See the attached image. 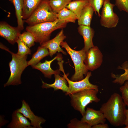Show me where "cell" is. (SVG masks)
Listing matches in <instances>:
<instances>
[{"label":"cell","instance_id":"cell-6","mask_svg":"<svg viewBox=\"0 0 128 128\" xmlns=\"http://www.w3.org/2000/svg\"><path fill=\"white\" fill-rule=\"evenodd\" d=\"M49 0H43L25 22L30 25L42 23L52 22L58 19L57 14L52 10Z\"/></svg>","mask_w":128,"mask_h":128},{"label":"cell","instance_id":"cell-2","mask_svg":"<svg viewBox=\"0 0 128 128\" xmlns=\"http://www.w3.org/2000/svg\"><path fill=\"white\" fill-rule=\"evenodd\" d=\"M67 23L58 18L52 22L41 23L27 26L26 31L32 34L36 42L41 45L49 40L51 33L58 29L65 27Z\"/></svg>","mask_w":128,"mask_h":128},{"label":"cell","instance_id":"cell-26","mask_svg":"<svg viewBox=\"0 0 128 128\" xmlns=\"http://www.w3.org/2000/svg\"><path fill=\"white\" fill-rule=\"evenodd\" d=\"M19 38L29 48L33 46L36 42V39L33 35L28 31L20 33Z\"/></svg>","mask_w":128,"mask_h":128},{"label":"cell","instance_id":"cell-17","mask_svg":"<svg viewBox=\"0 0 128 128\" xmlns=\"http://www.w3.org/2000/svg\"><path fill=\"white\" fill-rule=\"evenodd\" d=\"M59 74H56L54 75L55 81L52 84H48L41 80L42 88L46 89L52 88L54 89V91L61 90L64 92L67 93L69 90L67 81L64 77H61Z\"/></svg>","mask_w":128,"mask_h":128},{"label":"cell","instance_id":"cell-5","mask_svg":"<svg viewBox=\"0 0 128 128\" xmlns=\"http://www.w3.org/2000/svg\"><path fill=\"white\" fill-rule=\"evenodd\" d=\"M98 91V89H90L69 95L72 106L83 116L85 112V108L87 105L93 102L98 103L100 101V99L97 96Z\"/></svg>","mask_w":128,"mask_h":128},{"label":"cell","instance_id":"cell-31","mask_svg":"<svg viewBox=\"0 0 128 128\" xmlns=\"http://www.w3.org/2000/svg\"><path fill=\"white\" fill-rule=\"evenodd\" d=\"M115 5L120 11H123L128 14V0H115Z\"/></svg>","mask_w":128,"mask_h":128},{"label":"cell","instance_id":"cell-27","mask_svg":"<svg viewBox=\"0 0 128 128\" xmlns=\"http://www.w3.org/2000/svg\"><path fill=\"white\" fill-rule=\"evenodd\" d=\"M16 42L18 46V50L17 54L20 56H24L31 54L30 48L19 38Z\"/></svg>","mask_w":128,"mask_h":128},{"label":"cell","instance_id":"cell-3","mask_svg":"<svg viewBox=\"0 0 128 128\" xmlns=\"http://www.w3.org/2000/svg\"><path fill=\"white\" fill-rule=\"evenodd\" d=\"M0 48L5 50L11 54L12 59L9 63L10 74L7 82L4 85V87L10 85H17L21 83V74L28 66L27 55L22 56L11 52L8 48L0 43Z\"/></svg>","mask_w":128,"mask_h":128},{"label":"cell","instance_id":"cell-11","mask_svg":"<svg viewBox=\"0 0 128 128\" xmlns=\"http://www.w3.org/2000/svg\"><path fill=\"white\" fill-rule=\"evenodd\" d=\"M66 38L64 34L63 30L60 31L53 39L49 40L41 45V46L47 48L49 50L50 56L52 57L57 52H61L66 55L67 53L60 47L61 43Z\"/></svg>","mask_w":128,"mask_h":128},{"label":"cell","instance_id":"cell-22","mask_svg":"<svg viewBox=\"0 0 128 128\" xmlns=\"http://www.w3.org/2000/svg\"><path fill=\"white\" fill-rule=\"evenodd\" d=\"M14 7L16 17L17 19V27L21 30L24 29L23 22L22 17L23 7V0H9Z\"/></svg>","mask_w":128,"mask_h":128},{"label":"cell","instance_id":"cell-19","mask_svg":"<svg viewBox=\"0 0 128 128\" xmlns=\"http://www.w3.org/2000/svg\"><path fill=\"white\" fill-rule=\"evenodd\" d=\"M43 0H23V19H27Z\"/></svg>","mask_w":128,"mask_h":128},{"label":"cell","instance_id":"cell-32","mask_svg":"<svg viewBox=\"0 0 128 128\" xmlns=\"http://www.w3.org/2000/svg\"><path fill=\"white\" fill-rule=\"evenodd\" d=\"M108 125L105 123H99L92 127V128H109Z\"/></svg>","mask_w":128,"mask_h":128},{"label":"cell","instance_id":"cell-9","mask_svg":"<svg viewBox=\"0 0 128 128\" xmlns=\"http://www.w3.org/2000/svg\"><path fill=\"white\" fill-rule=\"evenodd\" d=\"M103 57L97 46H94L87 51L84 62L88 70L93 71L99 68L102 63Z\"/></svg>","mask_w":128,"mask_h":128},{"label":"cell","instance_id":"cell-24","mask_svg":"<svg viewBox=\"0 0 128 128\" xmlns=\"http://www.w3.org/2000/svg\"><path fill=\"white\" fill-rule=\"evenodd\" d=\"M58 18L60 20L67 23H75L78 18L77 15L70 10L65 8L57 13Z\"/></svg>","mask_w":128,"mask_h":128},{"label":"cell","instance_id":"cell-34","mask_svg":"<svg viewBox=\"0 0 128 128\" xmlns=\"http://www.w3.org/2000/svg\"><path fill=\"white\" fill-rule=\"evenodd\" d=\"M125 128H128V125L124 127Z\"/></svg>","mask_w":128,"mask_h":128},{"label":"cell","instance_id":"cell-35","mask_svg":"<svg viewBox=\"0 0 128 128\" xmlns=\"http://www.w3.org/2000/svg\"></svg>","mask_w":128,"mask_h":128},{"label":"cell","instance_id":"cell-14","mask_svg":"<svg viewBox=\"0 0 128 128\" xmlns=\"http://www.w3.org/2000/svg\"><path fill=\"white\" fill-rule=\"evenodd\" d=\"M62 56L61 54H57V55L52 60H46L43 63L39 62L36 64L32 66V68L41 72L46 78H50L53 74H60V71L59 70H54L50 67L51 63L54 61L57 60L58 61L62 60Z\"/></svg>","mask_w":128,"mask_h":128},{"label":"cell","instance_id":"cell-13","mask_svg":"<svg viewBox=\"0 0 128 128\" xmlns=\"http://www.w3.org/2000/svg\"><path fill=\"white\" fill-rule=\"evenodd\" d=\"M21 108L17 110L18 112L23 114L31 121L33 128H41V124L45 123L46 120L43 118L36 115L31 110L30 107L25 101H22Z\"/></svg>","mask_w":128,"mask_h":128},{"label":"cell","instance_id":"cell-25","mask_svg":"<svg viewBox=\"0 0 128 128\" xmlns=\"http://www.w3.org/2000/svg\"><path fill=\"white\" fill-rule=\"evenodd\" d=\"M71 0H49V3L53 11L57 14L66 8Z\"/></svg>","mask_w":128,"mask_h":128},{"label":"cell","instance_id":"cell-29","mask_svg":"<svg viewBox=\"0 0 128 128\" xmlns=\"http://www.w3.org/2000/svg\"><path fill=\"white\" fill-rule=\"evenodd\" d=\"M88 3L94 9L96 14H97L100 17L101 14L100 10L103 6L105 0H87Z\"/></svg>","mask_w":128,"mask_h":128},{"label":"cell","instance_id":"cell-16","mask_svg":"<svg viewBox=\"0 0 128 128\" xmlns=\"http://www.w3.org/2000/svg\"><path fill=\"white\" fill-rule=\"evenodd\" d=\"M12 119L8 127L10 128H33L27 118L17 110L12 114Z\"/></svg>","mask_w":128,"mask_h":128},{"label":"cell","instance_id":"cell-21","mask_svg":"<svg viewBox=\"0 0 128 128\" xmlns=\"http://www.w3.org/2000/svg\"><path fill=\"white\" fill-rule=\"evenodd\" d=\"M88 3L87 0H73L67 5L66 8L73 12L78 18L84 8Z\"/></svg>","mask_w":128,"mask_h":128},{"label":"cell","instance_id":"cell-7","mask_svg":"<svg viewBox=\"0 0 128 128\" xmlns=\"http://www.w3.org/2000/svg\"><path fill=\"white\" fill-rule=\"evenodd\" d=\"M63 63L64 61L62 60L58 61V63L59 67V70L63 72L64 75L62 76L65 77L68 83V91L67 93H65L66 95H69L86 89H98L97 86L91 84L89 81V78L91 76V72H88L85 78L81 80L74 81L69 79L67 77V75L65 73L63 66Z\"/></svg>","mask_w":128,"mask_h":128},{"label":"cell","instance_id":"cell-4","mask_svg":"<svg viewBox=\"0 0 128 128\" xmlns=\"http://www.w3.org/2000/svg\"><path fill=\"white\" fill-rule=\"evenodd\" d=\"M60 46L66 50L74 65L75 73L70 80L76 81L83 79L84 75H86L88 70L84 62L86 51L83 48L79 50H74L70 47L66 41H63Z\"/></svg>","mask_w":128,"mask_h":128},{"label":"cell","instance_id":"cell-10","mask_svg":"<svg viewBox=\"0 0 128 128\" xmlns=\"http://www.w3.org/2000/svg\"><path fill=\"white\" fill-rule=\"evenodd\" d=\"M21 30L17 27H12L5 22L0 23V35L12 45L16 42L21 33Z\"/></svg>","mask_w":128,"mask_h":128},{"label":"cell","instance_id":"cell-15","mask_svg":"<svg viewBox=\"0 0 128 128\" xmlns=\"http://www.w3.org/2000/svg\"><path fill=\"white\" fill-rule=\"evenodd\" d=\"M78 30L79 34L83 37L84 42V47L83 48L86 51L94 46L93 39L95 31L91 26L82 25H79Z\"/></svg>","mask_w":128,"mask_h":128},{"label":"cell","instance_id":"cell-30","mask_svg":"<svg viewBox=\"0 0 128 128\" xmlns=\"http://www.w3.org/2000/svg\"><path fill=\"white\" fill-rule=\"evenodd\" d=\"M119 90L123 101L128 108V80L126 81L124 85L120 87Z\"/></svg>","mask_w":128,"mask_h":128},{"label":"cell","instance_id":"cell-33","mask_svg":"<svg viewBox=\"0 0 128 128\" xmlns=\"http://www.w3.org/2000/svg\"><path fill=\"white\" fill-rule=\"evenodd\" d=\"M123 124L125 126L128 125V109H126L125 112Z\"/></svg>","mask_w":128,"mask_h":128},{"label":"cell","instance_id":"cell-1","mask_svg":"<svg viewBox=\"0 0 128 128\" xmlns=\"http://www.w3.org/2000/svg\"><path fill=\"white\" fill-rule=\"evenodd\" d=\"M126 106L121 96L114 93L102 105L100 110L111 125L119 127L124 125Z\"/></svg>","mask_w":128,"mask_h":128},{"label":"cell","instance_id":"cell-23","mask_svg":"<svg viewBox=\"0 0 128 128\" xmlns=\"http://www.w3.org/2000/svg\"><path fill=\"white\" fill-rule=\"evenodd\" d=\"M119 69H122L124 70V73L121 74H117L112 73L111 77L114 79L113 81L114 83L122 85L125 82L128 80V61L124 62L118 68Z\"/></svg>","mask_w":128,"mask_h":128},{"label":"cell","instance_id":"cell-28","mask_svg":"<svg viewBox=\"0 0 128 128\" xmlns=\"http://www.w3.org/2000/svg\"><path fill=\"white\" fill-rule=\"evenodd\" d=\"M69 128H91L92 127L87 123L79 120L76 118L71 120L67 125Z\"/></svg>","mask_w":128,"mask_h":128},{"label":"cell","instance_id":"cell-18","mask_svg":"<svg viewBox=\"0 0 128 128\" xmlns=\"http://www.w3.org/2000/svg\"><path fill=\"white\" fill-rule=\"evenodd\" d=\"M94 12L93 8L88 3L84 8L80 16L78 19L79 26H90Z\"/></svg>","mask_w":128,"mask_h":128},{"label":"cell","instance_id":"cell-8","mask_svg":"<svg viewBox=\"0 0 128 128\" xmlns=\"http://www.w3.org/2000/svg\"><path fill=\"white\" fill-rule=\"evenodd\" d=\"M115 6V4L110 2V0H104L100 17V24L101 26L112 28L117 26L119 18L114 11Z\"/></svg>","mask_w":128,"mask_h":128},{"label":"cell","instance_id":"cell-20","mask_svg":"<svg viewBox=\"0 0 128 128\" xmlns=\"http://www.w3.org/2000/svg\"><path fill=\"white\" fill-rule=\"evenodd\" d=\"M49 55L48 49L41 46L38 47L37 51L33 55L32 58L27 61L28 66L35 65L44 57Z\"/></svg>","mask_w":128,"mask_h":128},{"label":"cell","instance_id":"cell-12","mask_svg":"<svg viewBox=\"0 0 128 128\" xmlns=\"http://www.w3.org/2000/svg\"><path fill=\"white\" fill-rule=\"evenodd\" d=\"M106 119L104 114L99 110H96L87 107L81 120L91 127L99 123H105Z\"/></svg>","mask_w":128,"mask_h":128}]
</instances>
